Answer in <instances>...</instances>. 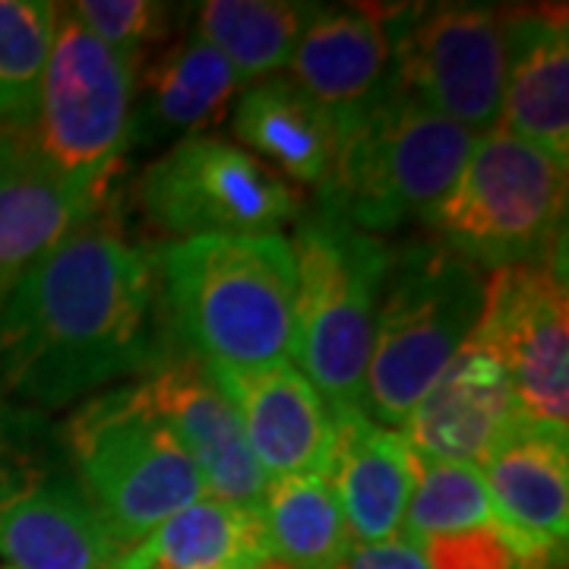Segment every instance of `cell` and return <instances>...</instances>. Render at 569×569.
Returning a JSON list of instances; mask_svg holds the SVG:
<instances>
[{"instance_id":"cell-1","label":"cell","mask_w":569,"mask_h":569,"mask_svg":"<svg viewBox=\"0 0 569 569\" xmlns=\"http://www.w3.org/2000/svg\"><path fill=\"white\" fill-rule=\"evenodd\" d=\"M159 260L92 222L26 269L0 298V387L51 411L149 373L171 355L159 332Z\"/></svg>"},{"instance_id":"cell-2","label":"cell","mask_w":569,"mask_h":569,"mask_svg":"<svg viewBox=\"0 0 569 569\" xmlns=\"http://www.w3.org/2000/svg\"><path fill=\"white\" fill-rule=\"evenodd\" d=\"M159 282L183 346L206 367L291 361L298 269L279 231L181 238L162 250Z\"/></svg>"},{"instance_id":"cell-3","label":"cell","mask_w":569,"mask_h":569,"mask_svg":"<svg viewBox=\"0 0 569 569\" xmlns=\"http://www.w3.org/2000/svg\"><path fill=\"white\" fill-rule=\"evenodd\" d=\"M481 307V269L440 241L389 250L367 361V418L383 427L406 425L427 387L475 332Z\"/></svg>"},{"instance_id":"cell-4","label":"cell","mask_w":569,"mask_h":569,"mask_svg":"<svg viewBox=\"0 0 569 569\" xmlns=\"http://www.w3.org/2000/svg\"><path fill=\"white\" fill-rule=\"evenodd\" d=\"M295 355L291 361L339 415H365L373 323L389 269V247L329 212L295 231Z\"/></svg>"},{"instance_id":"cell-5","label":"cell","mask_w":569,"mask_h":569,"mask_svg":"<svg viewBox=\"0 0 569 569\" xmlns=\"http://www.w3.org/2000/svg\"><path fill=\"white\" fill-rule=\"evenodd\" d=\"M61 437L118 553L206 497L193 459L146 402L140 383L86 399L61 425Z\"/></svg>"},{"instance_id":"cell-6","label":"cell","mask_w":569,"mask_h":569,"mask_svg":"<svg viewBox=\"0 0 569 569\" xmlns=\"http://www.w3.org/2000/svg\"><path fill=\"white\" fill-rule=\"evenodd\" d=\"M478 133L392 89L339 140L317 187L323 212L373 231L427 219L462 171Z\"/></svg>"},{"instance_id":"cell-7","label":"cell","mask_w":569,"mask_h":569,"mask_svg":"<svg viewBox=\"0 0 569 569\" xmlns=\"http://www.w3.org/2000/svg\"><path fill=\"white\" fill-rule=\"evenodd\" d=\"M425 222L440 244L478 269L553 266L567 222V164L497 123L478 133Z\"/></svg>"},{"instance_id":"cell-8","label":"cell","mask_w":569,"mask_h":569,"mask_svg":"<svg viewBox=\"0 0 569 569\" xmlns=\"http://www.w3.org/2000/svg\"><path fill=\"white\" fill-rule=\"evenodd\" d=\"M137 70L140 58L108 48L73 13L58 17L26 137L44 162L99 206L130 149Z\"/></svg>"},{"instance_id":"cell-9","label":"cell","mask_w":569,"mask_h":569,"mask_svg":"<svg viewBox=\"0 0 569 569\" xmlns=\"http://www.w3.org/2000/svg\"><path fill=\"white\" fill-rule=\"evenodd\" d=\"M114 557L61 427L36 408L0 402V560L10 569H108Z\"/></svg>"},{"instance_id":"cell-10","label":"cell","mask_w":569,"mask_h":569,"mask_svg":"<svg viewBox=\"0 0 569 569\" xmlns=\"http://www.w3.org/2000/svg\"><path fill=\"white\" fill-rule=\"evenodd\" d=\"M142 216L171 238L279 231L301 216L298 190L238 142L187 137L137 183Z\"/></svg>"},{"instance_id":"cell-11","label":"cell","mask_w":569,"mask_h":569,"mask_svg":"<svg viewBox=\"0 0 569 569\" xmlns=\"http://www.w3.org/2000/svg\"><path fill=\"white\" fill-rule=\"evenodd\" d=\"M507 10L490 3L399 7L392 20V89L485 133L500 121Z\"/></svg>"},{"instance_id":"cell-12","label":"cell","mask_w":569,"mask_h":569,"mask_svg":"<svg viewBox=\"0 0 569 569\" xmlns=\"http://www.w3.org/2000/svg\"><path fill=\"white\" fill-rule=\"evenodd\" d=\"M475 336L507 367L526 421L567 433L569 305L563 269L526 263L490 272Z\"/></svg>"},{"instance_id":"cell-13","label":"cell","mask_w":569,"mask_h":569,"mask_svg":"<svg viewBox=\"0 0 569 569\" xmlns=\"http://www.w3.org/2000/svg\"><path fill=\"white\" fill-rule=\"evenodd\" d=\"M522 425L526 415L516 402L507 367L485 339L471 332L411 408L402 437L418 456L481 468Z\"/></svg>"},{"instance_id":"cell-14","label":"cell","mask_w":569,"mask_h":569,"mask_svg":"<svg viewBox=\"0 0 569 569\" xmlns=\"http://www.w3.org/2000/svg\"><path fill=\"white\" fill-rule=\"evenodd\" d=\"M493 526L519 569H560L569 531L567 433L526 421L481 466Z\"/></svg>"},{"instance_id":"cell-15","label":"cell","mask_w":569,"mask_h":569,"mask_svg":"<svg viewBox=\"0 0 569 569\" xmlns=\"http://www.w3.org/2000/svg\"><path fill=\"white\" fill-rule=\"evenodd\" d=\"M137 383L146 402L156 408V415L171 427V433L193 459L206 493L231 503L263 500L269 488L263 468L257 466L247 447L238 411L219 383L209 377L203 361H197L190 351H171L162 365L149 370Z\"/></svg>"},{"instance_id":"cell-16","label":"cell","mask_w":569,"mask_h":569,"mask_svg":"<svg viewBox=\"0 0 569 569\" xmlns=\"http://www.w3.org/2000/svg\"><path fill=\"white\" fill-rule=\"evenodd\" d=\"M234 406L247 447L266 481L323 475L332 459L336 421L323 396L295 361L250 367H206Z\"/></svg>"},{"instance_id":"cell-17","label":"cell","mask_w":569,"mask_h":569,"mask_svg":"<svg viewBox=\"0 0 569 569\" xmlns=\"http://www.w3.org/2000/svg\"><path fill=\"white\" fill-rule=\"evenodd\" d=\"M399 7H332L310 20L291 54V80L336 123L339 140L392 86V20Z\"/></svg>"},{"instance_id":"cell-18","label":"cell","mask_w":569,"mask_h":569,"mask_svg":"<svg viewBox=\"0 0 569 569\" xmlns=\"http://www.w3.org/2000/svg\"><path fill=\"white\" fill-rule=\"evenodd\" d=\"M99 212L41 159L26 130H0V298L41 257L99 222Z\"/></svg>"},{"instance_id":"cell-19","label":"cell","mask_w":569,"mask_h":569,"mask_svg":"<svg viewBox=\"0 0 569 569\" xmlns=\"http://www.w3.org/2000/svg\"><path fill=\"white\" fill-rule=\"evenodd\" d=\"M500 127L569 159V39L567 7L507 10V73Z\"/></svg>"},{"instance_id":"cell-20","label":"cell","mask_w":569,"mask_h":569,"mask_svg":"<svg viewBox=\"0 0 569 569\" xmlns=\"http://www.w3.org/2000/svg\"><path fill=\"white\" fill-rule=\"evenodd\" d=\"M326 481L336 493L351 538L380 545L402 535L406 509L415 493L418 452L392 427L367 415H339Z\"/></svg>"},{"instance_id":"cell-21","label":"cell","mask_w":569,"mask_h":569,"mask_svg":"<svg viewBox=\"0 0 569 569\" xmlns=\"http://www.w3.org/2000/svg\"><path fill=\"white\" fill-rule=\"evenodd\" d=\"M241 89L247 86L222 51L197 32L183 36L149 61L142 80H137L130 146L200 137L206 127L222 121Z\"/></svg>"},{"instance_id":"cell-22","label":"cell","mask_w":569,"mask_h":569,"mask_svg":"<svg viewBox=\"0 0 569 569\" xmlns=\"http://www.w3.org/2000/svg\"><path fill=\"white\" fill-rule=\"evenodd\" d=\"M263 507L203 497L114 557L108 569H269Z\"/></svg>"},{"instance_id":"cell-23","label":"cell","mask_w":569,"mask_h":569,"mask_svg":"<svg viewBox=\"0 0 569 569\" xmlns=\"http://www.w3.org/2000/svg\"><path fill=\"white\" fill-rule=\"evenodd\" d=\"M231 130L250 156L276 164L288 181L313 187L326 181L339 149L336 123L291 77H269L247 86Z\"/></svg>"},{"instance_id":"cell-24","label":"cell","mask_w":569,"mask_h":569,"mask_svg":"<svg viewBox=\"0 0 569 569\" xmlns=\"http://www.w3.org/2000/svg\"><path fill=\"white\" fill-rule=\"evenodd\" d=\"M193 10V32L222 51L244 86L284 70L310 20L320 13L317 3L301 0H206Z\"/></svg>"},{"instance_id":"cell-25","label":"cell","mask_w":569,"mask_h":569,"mask_svg":"<svg viewBox=\"0 0 569 569\" xmlns=\"http://www.w3.org/2000/svg\"><path fill=\"white\" fill-rule=\"evenodd\" d=\"M260 507L269 557L282 569H339L355 548L342 507L323 475L269 481Z\"/></svg>"},{"instance_id":"cell-26","label":"cell","mask_w":569,"mask_h":569,"mask_svg":"<svg viewBox=\"0 0 569 569\" xmlns=\"http://www.w3.org/2000/svg\"><path fill=\"white\" fill-rule=\"evenodd\" d=\"M48 0H0V130H26L58 29Z\"/></svg>"},{"instance_id":"cell-27","label":"cell","mask_w":569,"mask_h":569,"mask_svg":"<svg viewBox=\"0 0 569 569\" xmlns=\"http://www.w3.org/2000/svg\"><path fill=\"white\" fill-rule=\"evenodd\" d=\"M478 526H493L490 490L481 468L418 456V478L408 500L402 538L418 548L427 538Z\"/></svg>"},{"instance_id":"cell-28","label":"cell","mask_w":569,"mask_h":569,"mask_svg":"<svg viewBox=\"0 0 569 569\" xmlns=\"http://www.w3.org/2000/svg\"><path fill=\"white\" fill-rule=\"evenodd\" d=\"M70 13L108 48L142 58L149 44H159L171 36L174 7L156 0H80Z\"/></svg>"},{"instance_id":"cell-29","label":"cell","mask_w":569,"mask_h":569,"mask_svg":"<svg viewBox=\"0 0 569 569\" xmlns=\"http://www.w3.org/2000/svg\"><path fill=\"white\" fill-rule=\"evenodd\" d=\"M427 569H519L497 526L452 531L418 545Z\"/></svg>"},{"instance_id":"cell-30","label":"cell","mask_w":569,"mask_h":569,"mask_svg":"<svg viewBox=\"0 0 569 569\" xmlns=\"http://www.w3.org/2000/svg\"><path fill=\"white\" fill-rule=\"evenodd\" d=\"M339 569H427L421 550L402 535L380 545H355Z\"/></svg>"}]
</instances>
